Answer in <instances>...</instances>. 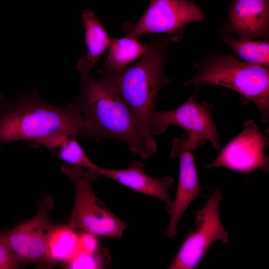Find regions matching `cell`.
Wrapping results in <instances>:
<instances>
[{"mask_svg": "<svg viewBox=\"0 0 269 269\" xmlns=\"http://www.w3.org/2000/svg\"><path fill=\"white\" fill-rule=\"evenodd\" d=\"M61 135L88 139L87 126L76 103L55 106L36 89L11 98L0 94V145L24 140L43 146Z\"/></svg>", "mask_w": 269, "mask_h": 269, "instance_id": "1", "label": "cell"}, {"mask_svg": "<svg viewBox=\"0 0 269 269\" xmlns=\"http://www.w3.org/2000/svg\"><path fill=\"white\" fill-rule=\"evenodd\" d=\"M147 53L133 65L119 69L99 70L100 78L124 101L131 111L147 154H153L157 142L150 126L157 96L170 83L164 73L168 41L152 38Z\"/></svg>", "mask_w": 269, "mask_h": 269, "instance_id": "2", "label": "cell"}, {"mask_svg": "<svg viewBox=\"0 0 269 269\" xmlns=\"http://www.w3.org/2000/svg\"><path fill=\"white\" fill-rule=\"evenodd\" d=\"M79 106L88 130V140L115 139L127 143L143 159L149 156L140 137L133 115L121 97L100 78L95 77L85 56L78 61Z\"/></svg>", "mask_w": 269, "mask_h": 269, "instance_id": "3", "label": "cell"}, {"mask_svg": "<svg viewBox=\"0 0 269 269\" xmlns=\"http://www.w3.org/2000/svg\"><path fill=\"white\" fill-rule=\"evenodd\" d=\"M194 66L197 72L185 86L211 84L234 90L257 106L264 123L269 121V67L242 61L230 54L213 53Z\"/></svg>", "mask_w": 269, "mask_h": 269, "instance_id": "4", "label": "cell"}, {"mask_svg": "<svg viewBox=\"0 0 269 269\" xmlns=\"http://www.w3.org/2000/svg\"><path fill=\"white\" fill-rule=\"evenodd\" d=\"M62 172L72 182L74 201L68 223L73 228L95 235L121 239L128 224L118 218L95 194L93 182L97 171L62 164Z\"/></svg>", "mask_w": 269, "mask_h": 269, "instance_id": "5", "label": "cell"}, {"mask_svg": "<svg viewBox=\"0 0 269 269\" xmlns=\"http://www.w3.org/2000/svg\"><path fill=\"white\" fill-rule=\"evenodd\" d=\"M204 16L192 1L187 0H150L139 19L134 25L126 23V36L153 33H167L170 39L178 41L183 36L184 27L188 23L202 21Z\"/></svg>", "mask_w": 269, "mask_h": 269, "instance_id": "6", "label": "cell"}, {"mask_svg": "<svg viewBox=\"0 0 269 269\" xmlns=\"http://www.w3.org/2000/svg\"><path fill=\"white\" fill-rule=\"evenodd\" d=\"M222 198L220 188H218L209 196L202 208L195 211L194 230L188 234L168 269H193L214 242H228L229 235L222 225L219 213Z\"/></svg>", "mask_w": 269, "mask_h": 269, "instance_id": "7", "label": "cell"}, {"mask_svg": "<svg viewBox=\"0 0 269 269\" xmlns=\"http://www.w3.org/2000/svg\"><path fill=\"white\" fill-rule=\"evenodd\" d=\"M37 211L29 220L5 232L8 245L21 266L46 264L47 240L53 223L50 216L53 199L45 196L37 203Z\"/></svg>", "mask_w": 269, "mask_h": 269, "instance_id": "8", "label": "cell"}, {"mask_svg": "<svg viewBox=\"0 0 269 269\" xmlns=\"http://www.w3.org/2000/svg\"><path fill=\"white\" fill-rule=\"evenodd\" d=\"M268 144L269 137L255 121H245L242 132L229 141L206 168L222 167L246 173L261 168L268 172L269 159L265 152Z\"/></svg>", "mask_w": 269, "mask_h": 269, "instance_id": "9", "label": "cell"}, {"mask_svg": "<svg viewBox=\"0 0 269 269\" xmlns=\"http://www.w3.org/2000/svg\"><path fill=\"white\" fill-rule=\"evenodd\" d=\"M213 106L208 101L198 102L193 93L179 107L168 111L154 112L151 123L152 135L159 134L170 125L177 126L196 138L210 142L212 147H220L219 134L213 121L211 109Z\"/></svg>", "mask_w": 269, "mask_h": 269, "instance_id": "10", "label": "cell"}, {"mask_svg": "<svg viewBox=\"0 0 269 269\" xmlns=\"http://www.w3.org/2000/svg\"><path fill=\"white\" fill-rule=\"evenodd\" d=\"M228 18L221 29L223 36L268 38L269 0H232Z\"/></svg>", "mask_w": 269, "mask_h": 269, "instance_id": "11", "label": "cell"}, {"mask_svg": "<svg viewBox=\"0 0 269 269\" xmlns=\"http://www.w3.org/2000/svg\"><path fill=\"white\" fill-rule=\"evenodd\" d=\"M145 166L140 162L134 161L127 168L108 169L99 167L97 172L104 176L142 194L157 198L165 203L166 210L170 213L172 200L170 190L174 184L171 176L151 177L145 172Z\"/></svg>", "mask_w": 269, "mask_h": 269, "instance_id": "12", "label": "cell"}, {"mask_svg": "<svg viewBox=\"0 0 269 269\" xmlns=\"http://www.w3.org/2000/svg\"><path fill=\"white\" fill-rule=\"evenodd\" d=\"M195 150L183 149L172 157L179 159L180 166L176 194L169 213L170 221L164 232L165 235L169 237L176 235L177 225L183 213L203 189L198 182L194 162Z\"/></svg>", "mask_w": 269, "mask_h": 269, "instance_id": "13", "label": "cell"}, {"mask_svg": "<svg viewBox=\"0 0 269 269\" xmlns=\"http://www.w3.org/2000/svg\"><path fill=\"white\" fill-rule=\"evenodd\" d=\"M68 223L56 224L48 236L46 246V264L67 263L79 252V233Z\"/></svg>", "mask_w": 269, "mask_h": 269, "instance_id": "14", "label": "cell"}, {"mask_svg": "<svg viewBox=\"0 0 269 269\" xmlns=\"http://www.w3.org/2000/svg\"><path fill=\"white\" fill-rule=\"evenodd\" d=\"M149 47V43H142L137 38L127 36L111 38L104 69L123 68L130 62L147 53Z\"/></svg>", "mask_w": 269, "mask_h": 269, "instance_id": "15", "label": "cell"}, {"mask_svg": "<svg viewBox=\"0 0 269 269\" xmlns=\"http://www.w3.org/2000/svg\"><path fill=\"white\" fill-rule=\"evenodd\" d=\"M81 16L84 22L85 39L88 48V53L85 57L92 69L100 56L109 48L111 38L93 11L85 9Z\"/></svg>", "mask_w": 269, "mask_h": 269, "instance_id": "16", "label": "cell"}, {"mask_svg": "<svg viewBox=\"0 0 269 269\" xmlns=\"http://www.w3.org/2000/svg\"><path fill=\"white\" fill-rule=\"evenodd\" d=\"M75 138L62 135L49 141L44 147L67 164L97 171L100 167L90 159Z\"/></svg>", "mask_w": 269, "mask_h": 269, "instance_id": "17", "label": "cell"}, {"mask_svg": "<svg viewBox=\"0 0 269 269\" xmlns=\"http://www.w3.org/2000/svg\"><path fill=\"white\" fill-rule=\"evenodd\" d=\"M225 43L238 57L245 62L265 67H269V40L223 37Z\"/></svg>", "mask_w": 269, "mask_h": 269, "instance_id": "18", "label": "cell"}, {"mask_svg": "<svg viewBox=\"0 0 269 269\" xmlns=\"http://www.w3.org/2000/svg\"><path fill=\"white\" fill-rule=\"evenodd\" d=\"M98 250L94 253L79 252L72 259L66 263L69 269H99L102 267L109 259L107 249Z\"/></svg>", "mask_w": 269, "mask_h": 269, "instance_id": "19", "label": "cell"}, {"mask_svg": "<svg viewBox=\"0 0 269 269\" xmlns=\"http://www.w3.org/2000/svg\"><path fill=\"white\" fill-rule=\"evenodd\" d=\"M21 267L17 258L11 250L5 232L0 234V269H14Z\"/></svg>", "mask_w": 269, "mask_h": 269, "instance_id": "20", "label": "cell"}, {"mask_svg": "<svg viewBox=\"0 0 269 269\" xmlns=\"http://www.w3.org/2000/svg\"><path fill=\"white\" fill-rule=\"evenodd\" d=\"M79 233L80 252L94 253L98 249V242L96 235L91 233L81 231Z\"/></svg>", "mask_w": 269, "mask_h": 269, "instance_id": "21", "label": "cell"}, {"mask_svg": "<svg viewBox=\"0 0 269 269\" xmlns=\"http://www.w3.org/2000/svg\"></svg>", "mask_w": 269, "mask_h": 269, "instance_id": "22", "label": "cell"}]
</instances>
